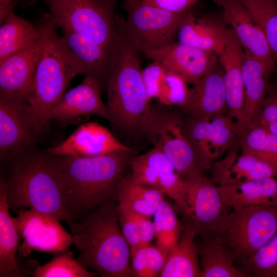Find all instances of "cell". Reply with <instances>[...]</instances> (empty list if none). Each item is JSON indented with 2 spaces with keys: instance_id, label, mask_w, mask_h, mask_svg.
Instances as JSON below:
<instances>
[{
  "instance_id": "obj_1",
  "label": "cell",
  "mask_w": 277,
  "mask_h": 277,
  "mask_svg": "<svg viewBox=\"0 0 277 277\" xmlns=\"http://www.w3.org/2000/svg\"><path fill=\"white\" fill-rule=\"evenodd\" d=\"M10 160L5 176L10 210L28 207L68 225L74 221L65 201L58 156L25 152Z\"/></svg>"
},
{
  "instance_id": "obj_2",
  "label": "cell",
  "mask_w": 277,
  "mask_h": 277,
  "mask_svg": "<svg viewBox=\"0 0 277 277\" xmlns=\"http://www.w3.org/2000/svg\"><path fill=\"white\" fill-rule=\"evenodd\" d=\"M134 153L119 150L103 155L59 156L65 201L76 221L116 199V187Z\"/></svg>"
},
{
  "instance_id": "obj_3",
  "label": "cell",
  "mask_w": 277,
  "mask_h": 277,
  "mask_svg": "<svg viewBox=\"0 0 277 277\" xmlns=\"http://www.w3.org/2000/svg\"><path fill=\"white\" fill-rule=\"evenodd\" d=\"M76 261L103 277L132 275L131 250L119 224L114 202L100 206L69 225Z\"/></svg>"
},
{
  "instance_id": "obj_4",
  "label": "cell",
  "mask_w": 277,
  "mask_h": 277,
  "mask_svg": "<svg viewBox=\"0 0 277 277\" xmlns=\"http://www.w3.org/2000/svg\"><path fill=\"white\" fill-rule=\"evenodd\" d=\"M45 43L27 94L25 110L38 134L49 126L47 115L65 93L76 75L84 74L80 62L56 33L57 26L49 13L44 14Z\"/></svg>"
},
{
  "instance_id": "obj_5",
  "label": "cell",
  "mask_w": 277,
  "mask_h": 277,
  "mask_svg": "<svg viewBox=\"0 0 277 277\" xmlns=\"http://www.w3.org/2000/svg\"><path fill=\"white\" fill-rule=\"evenodd\" d=\"M123 17L116 15L120 28L119 49L107 83V108L112 126L128 132H141L150 105L142 77L139 52L127 39Z\"/></svg>"
},
{
  "instance_id": "obj_6",
  "label": "cell",
  "mask_w": 277,
  "mask_h": 277,
  "mask_svg": "<svg viewBox=\"0 0 277 277\" xmlns=\"http://www.w3.org/2000/svg\"><path fill=\"white\" fill-rule=\"evenodd\" d=\"M38 1L45 3L55 24L74 32L116 55L120 28L114 10L117 0H18L27 7Z\"/></svg>"
},
{
  "instance_id": "obj_7",
  "label": "cell",
  "mask_w": 277,
  "mask_h": 277,
  "mask_svg": "<svg viewBox=\"0 0 277 277\" xmlns=\"http://www.w3.org/2000/svg\"><path fill=\"white\" fill-rule=\"evenodd\" d=\"M276 233L275 204L233 207L206 234L225 246L242 267Z\"/></svg>"
},
{
  "instance_id": "obj_8",
  "label": "cell",
  "mask_w": 277,
  "mask_h": 277,
  "mask_svg": "<svg viewBox=\"0 0 277 277\" xmlns=\"http://www.w3.org/2000/svg\"><path fill=\"white\" fill-rule=\"evenodd\" d=\"M123 7L127 13V18L123 19L125 34L134 47L143 53L174 43L181 23L189 11L173 13L143 0H124Z\"/></svg>"
},
{
  "instance_id": "obj_9",
  "label": "cell",
  "mask_w": 277,
  "mask_h": 277,
  "mask_svg": "<svg viewBox=\"0 0 277 277\" xmlns=\"http://www.w3.org/2000/svg\"><path fill=\"white\" fill-rule=\"evenodd\" d=\"M143 133L159 148L182 179L202 174L182 117L162 106H151Z\"/></svg>"
},
{
  "instance_id": "obj_10",
  "label": "cell",
  "mask_w": 277,
  "mask_h": 277,
  "mask_svg": "<svg viewBox=\"0 0 277 277\" xmlns=\"http://www.w3.org/2000/svg\"><path fill=\"white\" fill-rule=\"evenodd\" d=\"M187 133L201 170L210 169L238 140L236 123L229 114L207 118L188 117Z\"/></svg>"
},
{
  "instance_id": "obj_11",
  "label": "cell",
  "mask_w": 277,
  "mask_h": 277,
  "mask_svg": "<svg viewBox=\"0 0 277 277\" xmlns=\"http://www.w3.org/2000/svg\"><path fill=\"white\" fill-rule=\"evenodd\" d=\"M13 218L16 230L23 241L18 252L23 258L33 251L59 253L72 244V235L68 233L58 219L48 214L23 208Z\"/></svg>"
},
{
  "instance_id": "obj_12",
  "label": "cell",
  "mask_w": 277,
  "mask_h": 277,
  "mask_svg": "<svg viewBox=\"0 0 277 277\" xmlns=\"http://www.w3.org/2000/svg\"><path fill=\"white\" fill-rule=\"evenodd\" d=\"M182 180L189 210L185 222L195 228L197 234H208L232 208L225 204L218 186L210 179L201 174Z\"/></svg>"
},
{
  "instance_id": "obj_13",
  "label": "cell",
  "mask_w": 277,
  "mask_h": 277,
  "mask_svg": "<svg viewBox=\"0 0 277 277\" xmlns=\"http://www.w3.org/2000/svg\"><path fill=\"white\" fill-rule=\"evenodd\" d=\"M180 108L191 118H207L228 114L224 70L216 54L204 75L189 89L186 101Z\"/></svg>"
},
{
  "instance_id": "obj_14",
  "label": "cell",
  "mask_w": 277,
  "mask_h": 277,
  "mask_svg": "<svg viewBox=\"0 0 277 277\" xmlns=\"http://www.w3.org/2000/svg\"><path fill=\"white\" fill-rule=\"evenodd\" d=\"M242 67L244 86V105L241 122L236 124L239 140L252 127L260 123L262 104L271 88V75L276 70L244 50Z\"/></svg>"
},
{
  "instance_id": "obj_15",
  "label": "cell",
  "mask_w": 277,
  "mask_h": 277,
  "mask_svg": "<svg viewBox=\"0 0 277 277\" xmlns=\"http://www.w3.org/2000/svg\"><path fill=\"white\" fill-rule=\"evenodd\" d=\"M101 89L94 78L86 75L81 84L65 92L50 110L47 115L48 124L52 120L72 123L92 115L110 121L107 106L101 97Z\"/></svg>"
},
{
  "instance_id": "obj_16",
  "label": "cell",
  "mask_w": 277,
  "mask_h": 277,
  "mask_svg": "<svg viewBox=\"0 0 277 277\" xmlns=\"http://www.w3.org/2000/svg\"><path fill=\"white\" fill-rule=\"evenodd\" d=\"M45 34H45L38 41L0 62V97L25 105L32 78L43 51Z\"/></svg>"
},
{
  "instance_id": "obj_17",
  "label": "cell",
  "mask_w": 277,
  "mask_h": 277,
  "mask_svg": "<svg viewBox=\"0 0 277 277\" xmlns=\"http://www.w3.org/2000/svg\"><path fill=\"white\" fill-rule=\"evenodd\" d=\"M222 10V17L244 50L277 70L267 40L259 25L240 0H213Z\"/></svg>"
},
{
  "instance_id": "obj_18",
  "label": "cell",
  "mask_w": 277,
  "mask_h": 277,
  "mask_svg": "<svg viewBox=\"0 0 277 277\" xmlns=\"http://www.w3.org/2000/svg\"><path fill=\"white\" fill-rule=\"evenodd\" d=\"M119 150L135 153L118 141L106 127L95 122L80 125L66 140L50 148V154L93 157Z\"/></svg>"
},
{
  "instance_id": "obj_19",
  "label": "cell",
  "mask_w": 277,
  "mask_h": 277,
  "mask_svg": "<svg viewBox=\"0 0 277 277\" xmlns=\"http://www.w3.org/2000/svg\"><path fill=\"white\" fill-rule=\"evenodd\" d=\"M36 134L25 105L0 97V154L1 160L25 152Z\"/></svg>"
},
{
  "instance_id": "obj_20",
  "label": "cell",
  "mask_w": 277,
  "mask_h": 277,
  "mask_svg": "<svg viewBox=\"0 0 277 277\" xmlns=\"http://www.w3.org/2000/svg\"><path fill=\"white\" fill-rule=\"evenodd\" d=\"M143 53L152 61L159 62L168 72L193 85L204 75L216 54L175 42Z\"/></svg>"
},
{
  "instance_id": "obj_21",
  "label": "cell",
  "mask_w": 277,
  "mask_h": 277,
  "mask_svg": "<svg viewBox=\"0 0 277 277\" xmlns=\"http://www.w3.org/2000/svg\"><path fill=\"white\" fill-rule=\"evenodd\" d=\"M224 70V81L228 114L239 124L243 116L244 86L242 67L244 49L231 28L223 49L217 54Z\"/></svg>"
},
{
  "instance_id": "obj_22",
  "label": "cell",
  "mask_w": 277,
  "mask_h": 277,
  "mask_svg": "<svg viewBox=\"0 0 277 277\" xmlns=\"http://www.w3.org/2000/svg\"><path fill=\"white\" fill-rule=\"evenodd\" d=\"M239 140L225 157L210 168V179L217 186L233 185L264 177L277 176V172L267 163L245 153L239 155Z\"/></svg>"
},
{
  "instance_id": "obj_23",
  "label": "cell",
  "mask_w": 277,
  "mask_h": 277,
  "mask_svg": "<svg viewBox=\"0 0 277 277\" xmlns=\"http://www.w3.org/2000/svg\"><path fill=\"white\" fill-rule=\"evenodd\" d=\"M229 28L222 15L209 13L196 16L191 9L181 23L178 43L217 54L224 47Z\"/></svg>"
},
{
  "instance_id": "obj_24",
  "label": "cell",
  "mask_w": 277,
  "mask_h": 277,
  "mask_svg": "<svg viewBox=\"0 0 277 277\" xmlns=\"http://www.w3.org/2000/svg\"><path fill=\"white\" fill-rule=\"evenodd\" d=\"M62 31L64 42L81 63L84 74L94 78L101 89L106 88L117 54H112L77 33L66 30Z\"/></svg>"
},
{
  "instance_id": "obj_25",
  "label": "cell",
  "mask_w": 277,
  "mask_h": 277,
  "mask_svg": "<svg viewBox=\"0 0 277 277\" xmlns=\"http://www.w3.org/2000/svg\"><path fill=\"white\" fill-rule=\"evenodd\" d=\"M7 184L4 174L0 180V276L18 277L24 275L16 252L19 248V235L13 217L9 213L7 203Z\"/></svg>"
},
{
  "instance_id": "obj_26",
  "label": "cell",
  "mask_w": 277,
  "mask_h": 277,
  "mask_svg": "<svg viewBox=\"0 0 277 277\" xmlns=\"http://www.w3.org/2000/svg\"><path fill=\"white\" fill-rule=\"evenodd\" d=\"M218 188L224 203L231 208L277 204V179L275 177L221 185Z\"/></svg>"
},
{
  "instance_id": "obj_27",
  "label": "cell",
  "mask_w": 277,
  "mask_h": 277,
  "mask_svg": "<svg viewBox=\"0 0 277 277\" xmlns=\"http://www.w3.org/2000/svg\"><path fill=\"white\" fill-rule=\"evenodd\" d=\"M195 228L185 222L181 236L167 256L162 277H202Z\"/></svg>"
},
{
  "instance_id": "obj_28",
  "label": "cell",
  "mask_w": 277,
  "mask_h": 277,
  "mask_svg": "<svg viewBox=\"0 0 277 277\" xmlns=\"http://www.w3.org/2000/svg\"><path fill=\"white\" fill-rule=\"evenodd\" d=\"M44 20L39 26L12 13L0 28V62L31 47L44 35Z\"/></svg>"
},
{
  "instance_id": "obj_29",
  "label": "cell",
  "mask_w": 277,
  "mask_h": 277,
  "mask_svg": "<svg viewBox=\"0 0 277 277\" xmlns=\"http://www.w3.org/2000/svg\"><path fill=\"white\" fill-rule=\"evenodd\" d=\"M163 195L157 189L135 183L130 176H123L116 187L118 208L149 218L164 201Z\"/></svg>"
},
{
  "instance_id": "obj_30",
  "label": "cell",
  "mask_w": 277,
  "mask_h": 277,
  "mask_svg": "<svg viewBox=\"0 0 277 277\" xmlns=\"http://www.w3.org/2000/svg\"><path fill=\"white\" fill-rule=\"evenodd\" d=\"M201 236L202 239L196 245L202 277H246L234 265L233 256L225 246L209 235Z\"/></svg>"
},
{
  "instance_id": "obj_31",
  "label": "cell",
  "mask_w": 277,
  "mask_h": 277,
  "mask_svg": "<svg viewBox=\"0 0 277 277\" xmlns=\"http://www.w3.org/2000/svg\"><path fill=\"white\" fill-rule=\"evenodd\" d=\"M129 164L132 169L130 176L133 182L156 189L163 176L169 172L175 171L170 161L156 147L130 160Z\"/></svg>"
},
{
  "instance_id": "obj_32",
  "label": "cell",
  "mask_w": 277,
  "mask_h": 277,
  "mask_svg": "<svg viewBox=\"0 0 277 277\" xmlns=\"http://www.w3.org/2000/svg\"><path fill=\"white\" fill-rule=\"evenodd\" d=\"M239 141L242 153L266 162L277 172V137L265 125L258 123Z\"/></svg>"
},
{
  "instance_id": "obj_33",
  "label": "cell",
  "mask_w": 277,
  "mask_h": 277,
  "mask_svg": "<svg viewBox=\"0 0 277 277\" xmlns=\"http://www.w3.org/2000/svg\"><path fill=\"white\" fill-rule=\"evenodd\" d=\"M153 215L156 247L167 256L179 241L183 225L172 207L164 200Z\"/></svg>"
},
{
  "instance_id": "obj_34",
  "label": "cell",
  "mask_w": 277,
  "mask_h": 277,
  "mask_svg": "<svg viewBox=\"0 0 277 277\" xmlns=\"http://www.w3.org/2000/svg\"><path fill=\"white\" fill-rule=\"evenodd\" d=\"M264 33L277 67V5L274 0H240Z\"/></svg>"
},
{
  "instance_id": "obj_35",
  "label": "cell",
  "mask_w": 277,
  "mask_h": 277,
  "mask_svg": "<svg viewBox=\"0 0 277 277\" xmlns=\"http://www.w3.org/2000/svg\"><path fill=\"white\" fill-rule=\"evenodd\" d=\"M35 277H93L98 274L89 271L73 258L70 248L58 253L51 261L37 266Z\"/></svg>"
},
{
  "instance_id": "obj_36",
  "label": "cell",
  "mask_w": 277,
  "mask_h": 277,
  "mask_svg": "<svg viewBox=\"0 0 277 277\" xmlns=\"http://www.w3.org/2000/svg\"><path fill=\"white\" fill-rule=\"evenodd\" d=\"M241 269L246 277H277V233Z\"/></svg>"
},
{
  "instance_id": "obj_37",
  "label": "cell",
  "mask_w": 277,
  "mask_h": 277,
  "mask_svg": "<svg viewBox=\"0 0 277 277\" xmlns=\"http://www.w3.org/2000/svg\"><path fill=\"white\" fill-rule=\"evenodd\" d=\"M166 259V255L157 247L151 245L142 246L131 255L132 274L138 277L160 275Z\"/></svg>"
},
{
  "instance_id": "obj_38",
  "label": "cell",
  "mask_w": 277,
  "mask_h": 277,
  "mask_svg": "<svg viewBox=\"0 0 277 277\" xmlns=\"http://www.w3.org/2000/svg\"><path fill=\"white\" fill-rule=\"evenodd\" d=\"M189 89L185 81L178 75L167 71L160 86L156 98L162 105L180 107L185 103Z\"/></svg>"
},
{
  "instance_id": "obj_39",
  "label": "cell",
  "mask_w": 277,
  "mask_h": 277,
  "mask_svg": "<svg viewBox=\"0 0 277 277\" xmlns=\"http://www.w3.org/2000/svg\"><path fill=\"white\" fill-rule=\"evenodd\" d=\"M118 221L122 232L129 245L131 255L142 247L140 228L135 214L128 210L118 208Z\"/></svg>"
},
{
  "instance_id": "obj_40",
  "label": "cell",
  "mask_w": 277,
  "mask_h": 277,
  "mask_svg": "<svg viewBox=\"0 0 277 277\" xmlns=\"http://www.w3.org/2000/svg\"><path fill=\"white\" fill-rule=\"evenodd\" d=\"M168 71L159 62L152 61L142 70V77L149 102L157 97L163 80Z\"/></svg>"
},
{
  "instance_id": "obj_41",
  "label": "cell",
  "mask_w": 277,
  "mask_h": 277,
  "mask_svg": "<svg viewBox=\"0 0 277 277\" xmlns=\"http://www.w3.org/2000/svg\"><path fill=\"white\" fill-rule=\"evenodd\" d=\"M260 123L277 137V91L272 88L263 101Z\"/></svg>"
},
{
  "instance_id": "obj_42",
  "label": "cell",
  "mask_w": 277,
  "mask_h": 277,
  "mask_svg": "<svg viewBox=\"0 0 277 277\" xmlns=\"http://www.w3.org/2000/svg\"><path fill=\"white\" fill-rule=\"evenodd\" d=\"M151 4L173 13H182L192 9L201 0H143Z\"/></svg>"
},
{
  "instance_id": "obj_43",
  "label": "cell",
  "mask_w": 277,
  "mask_h": 277,
  "mask_svg": "<svg viewBox=\"0 0 277 277\" xmlns=\"http://www.w3.org/2000/svg\"><path fill=\"white\" fill-rule=\"evenodd\" d=\"M140 228L142 246L150 245V242L155 236V228L154 222L149 217L138 215L137 217Z\"/></svg>"
},
{
  "instance_id": "obj_44",
  "label": "cell",
  "mask_w": 277,
  "mask_h": 277,
  "mask_svg": "<svg viewBox=\"0 0 277 277\" xmlns=\"http://www.w3.org/2000/svg\"><path fill=\"white\" fill-rule=\"evenodd\" d=\"M18 4L17 0H0L1 25H2L13 13V9Z\"/></svg>"
},
{
  "instance_id": "obj_45",
  "label": "cell",
  "mask_w": 277,
  "mask_h": 277,
  "mask_svg": "<svg viewBox=\"0 0 277 277\" xmlns=\"http://www.w3.org/2000/svg\"><path fill=\"white\" fill-rule=\"evenodd\" d=\"M274 1L275 2V4H276V5H277V0H274Z\"/></svg>"
}]
</instances>
